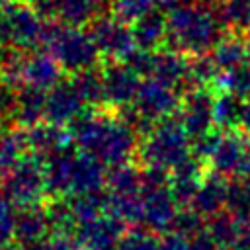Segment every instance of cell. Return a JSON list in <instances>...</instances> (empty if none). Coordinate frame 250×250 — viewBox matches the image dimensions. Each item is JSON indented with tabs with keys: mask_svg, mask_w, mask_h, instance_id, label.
Returning <instances> with one entry per match:
<instances>
[{
	"mask_svg": "<svg viewBox=\"0 0 250 250\" xmlns=\"http://www.w3.org/2000/svg\"><path fill=\"white\" fill-rule=\"evenodd\" d=\"M168 35V23L166 16L162 12H152L133 23V37L137 43V49L141 51H156L166 41Z\"/></svg>",
	"mask_w": 250,
	"mask_h": 250,
	"instance_id": "cell-24",
	"label": "cell"
},
{
	"mask_svg": "<svg viewBox=\"0 0 250 250\" xmlns=\"http://www.w3.org/2000/svg\"><path fill=\"white\" fill-rule=\"evenodd\" d=\"M105 193L115 197L143 193V172L129 162L109 168L105 178Z\"/></svg>",
	"mask_w": 250,
	"mask_h": 250,
	"instance_id": "cell-25",
	"label": "cell"
},
{
	"mask_svg": "<svg viewBox=\"0 0 250 250\" xmlns=\"http://www.w3.org/2000/svg\"><path fill=\"white\" fill-rule=\"evenodd\" d=\"M109 0H51L45 16L55 18L62 25L82 27L105 14Z\"/></svg>",
	"mask_w": 250,
	"mask_h": 250,
	"instance_id": "cell-19",
	"label": "cell"
},
{
	"mask_svg": "<svg viewBox=\"0 0 250 250\" xmlns=\"http://www.w3.org/2000/svg\"><path fill=\"white\" fill-rule=\"evenodd\" d=\"M25 141H27L29 154H35L41 160H49L53 156H59L70 150L72 137H70V131H66V127H59L45 121L25 129Z\"/></svg>",
	"mask_w": 250,
	"mask_h": 250,
	"instance_id": "cell-18",
	"label": "cell"
},
{
	"mask_svg": "<svg viewBox=\"0 0 250 250\" xmlns=\"http://www.w3.org/2000/svg\"><path fill=\"white\" fill-rule=\"evenodd\" d=\"M102 78H104V98L107 105L115 109H125L133 105L143 80L141 74L129 62L107 64L102 72Z\"/></svg>",
	"mask_w": 250,
	"mask_h": 250,
	"instance_id": "cell-13",
	"label": "cell"
},
{
	"mask_svg": "<svg viewBox=\"0 0 250 250\" xmlns=\"http://www.w3.org/2000/svg\"><path fill=\"white\" fill-rule=\"evenodd\" d=\"M100 57L109 59L111 62H125L137 51L133 37V27L119 20L113 14H104L90 23L88 29Z\"/></svg>",
	"mask_w": 250,
	"mask_h": 250,
	"instance_id": "cell-11",
	"label": "cell"
},
{
	"mask_svg": "<svg viewBox=\"0 0 250 250\" xmlns=\"http://www.w3.org/2000/svg\"><path fill=\"white\" fill-rule=\"evenodd\" d=\"M0 66H2V53H0ZM2 82V80H0Z\"/></svg>",
	"mask_w": 250,
	"mask_h": 250,
	"instance_id": "cell-46",
	"label": "cell"
},
{
	"mask_svg": "<svg viewBox=\"0 0 250 250\" xmlns=\"http://www.w3.org/2000/svg\"><path fill=\"white\" fill-rule=\"evenodd\" d=\"M193 154L227 180H242L250 174V137L240 129L211 131L195 139Z\"/></svg>",
	"mask_w": 250,
	"mask_h": 250,
	"instance_id": "cell-4",
	"label": "cell"
},
{
	"mask_svg": "<svg viewBox=\"0 0 250 250\" xmlns=\"http://www.w3.org/2000/svg\"><path fill=\"white\" fill-rule=\"evenodd\" d=\"M244 186H246V193H248V203H250V176L244 180Z\"/></svg>",
	"mask_w": 250,
	"mask_h": 250,
	"instance_id": "cell-42",
	"label": "cell"
},
{
	"mask_svg": "<svg viewBox=\"0 0 250 250\" xmlns=\"http://www.w3.org/2000/svg\"><path fill=\"white\" fill-rule=\"evenodd\" d=\"M189 64L191 61L174 49H156L150 51L146 78H156L180 90L189 82Z\"/></svg>",
	"mask_w": 250,
	"mask_h": 250,
	"instance_id": "cell-17",
	"label": "cell"
},
{
	"mask_svg": "<svg viewBox=\"0 0 250 250\" xmlns=\"http://www.w3.org/2000/svg\"><path fill=\"white\" fill-rule=\"evenodd\" d=\"M209 59L219 72H225V70H230V68L242 64L244 61H248L250 53H248L244 39H240L236 35H225L211 49Z\"/></svg>",
	"mask_w": 250,
	"mask_h": 250,
	"instance_id": "cell-26",
	"label": "cell"
},
{
	"mask_svg": "<svg viewBox=\"0 0 250 250\" xmlns=\"http://www.w3.org/2000/svg\"><path fill=\"white\" fill-rule=\"evenodd\" d=\"M117 250H160V240L148 229H135L123 234Z\"/></svg>",
	"mask_w": 250,
	"mask_h": 250,
	"instance_id": "cell-34",
	"label": "cell"
},
{
	"mask_svg": "<svg viewBox=\"0 0 250 250\" xmlns=\"http://www.w3.org/2000/svg\"><path fill=\"white\" fill-rule=\"evenodd\" d=\"M43 45L47 53H51L53 59L61 64V68L68 70L70 74L94 68V64L100 59V53L90 33L82 31L80 27L47 23Z\"/></svg>",
	"mask_w": 250,
	"mask_h": 250,
	"instance_id": "cell-6",
	"label": "cell"
},
{
	"mask_svg": "<svg viewBox=\"0 0 250 250\" xmlns=\"http://www.w3.org/2000/svg\"><path fill=\"white\" fill-rule=\"evenodd\" d=\"M62 68L47 51L25 53L21 66V88H33L39 92H49L61 84Z\"/></svg>",
	"mask_w": 250,
	"mask_h": 250,
	"instance_id": "cell-16",
	"label": "cell"
},
{
	"mask_svg": "<svg viewBox=\"0 0 250 250\" xmlns=\"http://www.w3.org/2000/svg\"><path fill=\"white\" fill-rule=\"evenodd\" d=\"M191 2L193 0H162V6L168 8V12H170V10L178 8V6H186V4H191Z\"/></svg>",
	"mask_w": 250,
	"mask_h": 250,
	"instance_id": "cell-39",
	"label": "cell"
},
{
	"mask_svg": "<svg viewBox=\"0 0 250 250\" xmlns=\"http://www.w3.org/2000/svg\"><path fill=\"white\" fill-rule=\"evenodd\" d=\"M25 2H29L31 6H35L41 16H45V12H47V8H49V4H51V0H25Z\"/></svg>",
	"mask_w": 250,
	"mask_h": 250,
	"instance_id": "cell-38",
	"label": "cell"
},
{
	"mask_svg": "<svg viewBox=\"0 0 250 250\" xmlns=\"http://www.w3.org/2000/svg\"><path fill=\"white\" fill-rule=\"evenodd\" d=\"M203 182V166L199 158H189L170 172V191L180 205L189 207Z\"/></svg>",
	"mask_w": 250,
	"mask_h": 250,
	"instance_id": "cell-22",
	"label": "cell"
},
{
	"mask_svg": "<svg viewBox=\"0 0 250 250\" xmlns=\"http://www.w3.org/2000/svg\"><path fill=\"white\" fill-rule=\"evenodd\" d=\"M229 188H230V182L219 174L211 172L209 176H203V182H201L189 209H193L201 217H211V219L217 217L227 207Z\"/></svg>",
	"mask_w": 250,
	"mask_h": 250,
	"instance_id": "cell-21",
	"label": "cell"
},
{
	"mask_svg": "<svg viewBox=\"0 0 250 250\" xmlns=\"http://www.w3.org/2000/svg\"><path fill=\"white\" fill-rule=\"evenodd\" d=\"M68 205L72 209V215L76 223H84L90 219H96L104 213H107V193L102 191H92V193H82L76 197L68 199Z\"/></svg>",
	"mask_w": 250,
	"mask_h": 250,
	"instance_id": "cell-31",
	"label": "cell"
},
{
	"mask_svg": "<svg viewBox=\"0 0 250 250\" xmlns=\"http://www.w3.org/2000/svg\"><path fill=\"white\" fill-rule=\"evenodd\" d=\"M182 105V98H180V90L160 82L156 78H146L143 80L139 94L133 102V105L121 109L127 111V115L123 113V117L139 131H148L152 125L170 119L176 111H180Z\"/></svg>",
	"mask_w": 250,
	"mask_h": 250,
	"instance_id": "cell-7",
	"label": "cell"
},
{
	"mask_svg": "<svg viewBox=\"0 0 250 250\" xmlns=\"http://www.w3.org/2000/svg\"><path fill=\"white\" fill-rule=\"evenodd\" d=\"M47 193L45 160L35 154H25L16 166L0 174V195L18 209L41 205Z\"/></svg>",
	"mask_w": 250,
	"mask_h": 250,
	"instance_id": "cell-9",
	"label": "cell"
},
{
	"mask_svg": "<svg viewBox=\"0 0 250 250\" xmlns=\"http://www.w3.org/2000/svg\"><path fill=\"white\" fill-rule=\"evenodd\" d=\"M70 84L74 86L76 94L80 96L82 104L88 107H98L102 104H105L104 98V78L102 72H98L96 68H88L82 72H76L70 76Z\"/></svg>",
	"mask_w": 250,
	"mask_h": 250,
	"instance_id": "cell-27",
	"label": "cell"
},
{
	"mask_svg": "<svg viewBox=\"0 0 250 250\" xmlns=\"http://www.w3.org/2000/svg\"><path fill=\"white\" fill-rule=\"evenodd\" d=\"M217 16L223 27L246 31L250 27V0H223L217 6Z\"/></svg>",
	"mask_w": 250,
	"mask_h": 250,
	"instance_id": "cell-32",
	"label": "cell"
},
{
	"mask_svg": "<svg viewBox=\"0 0 250 250\" xmlns=\"http://www.w3.org/2000/svg\"><path fill=\"white\" fill-rule=\"evenodd\" d=\"M105 166L80 150H66L45 160L47 191L57 197H76L105 188Z\"/></svg>",
	"mask_w": 250,
	"mask_h": 250,
	"instance_id": "cell-3",
	"label": "cell"
},
{
	"mask_svg": "<svg viewBox=\"0 0 250 250\" xmlns=\"http://www.w3.org/2000/svg\"><path fill=\"white\" fill-rule=\"evenodd\" d=\"M248 100H250V98H248Z\"/></svg>",
	"mask_w": 250,
	"mask_h": 250,
	"instance_id": "cell-48",
	"label": "cell"
},
{
	"mask_svg": "<svg viewBox=\"0 0 250 250\" xmlns=\"http://www.w3.org/2000/svg\"><path fill=\"white\" fill-rule=\"evenodd\" d=\"M0 250H20V248H16L14 244H4V246H0Z\"/></svg>",
	"mask_w": 250,
	"mask_h": 250,
	"instance_id": "cell-43",
	"label": "cell"
},
{
	"mask_svg": "<svg viewBox=\"0 0 250 250\" xmlns=\"http://www.w3.org/2000/svg\"><path fill=\"white\" fill-rule=\"evenodd\" d=\"M242 107H244L242 98H236L232 94H223V92L215 94V102H213L215 127H219V131L238 129L242 119Z\"/></svg>",
	"mask_w": 250,
	"mask_h": 250,
	"instance_id": "cell-29",
	"label": "cell"
},
{
	"mask_svg": "<svg viewBox=\"0 0 250 250\" xmlns=\"http://www.w3.org/2000/svg\"><path fill=\"white\" fill-rule=\"evenodd\" d=\"M168 35L166 43L186 57H205L217 45L221 35V21L215 10L207 4H186L166 14Z\"/></svg>",
	"mask_w": 250,
	"mask_h": 250,
	"instance_id": "cell-2",
	"label": "cell"
},
{
	"mask_svg": "<svg viewBox=\"0 0 250 250\" xmlns=\"http://www.w3.org/2000/svg\"><path fill=\"white\" fill-rule=\"evenodd\" d=\"M6 12V45L18 51L29 53L43 45L47 23L35 6L29 2L14 0L4 6Z\"/></svg>",
	"mask_w": 250,
	"mask_h": 250,
	"instance_id": "cell-10",
	"label": "cell"
},
{
	"mask_svg": "<svg viewBox=\"0 0 250 250\" xmlns=\"http://www.w3.org/2000/svg\"><path fill=\"white\" fill-rule=\"evenodd\" d=\"M201 219H203L201 215H197L193 209H188V207H186V209L180 211V215H178V219H176L174 232H180V234L191 238V236H195L197 232H201V230L205 229Z\"/></svg>",
	"mask_w": 250,
	"mask_h": 250,
	"instance_id": "cell-36",
	"label": "cell"
},
{
	"mask_svg": "<svg viewBox=\"0 0 250 250\" xmlns=\"http://www.w3.org/2000/svg\"><path fill=\"white\" fill-rule=\"evenodd\" d=\"M45 102H47V92H39L33 88H21L16 92V105L12 119L21 127L29 129L45 119Z\"/></svg>",
	"mask_w": 250,
	"mask_h": 250,
	"instance_id": "cell-23",
	"label": "cell"
},
{
	"mask_svg": "<svg viewBox=\"0 0 250 250\" xmlns=\"http://www.w3.org/2000/svg\"><path fill=\"white\" fill-rule=\"evenodd\" d=\"M20 250H51V244H49V238L43 240V242H35V244H29V246H23Z\"/></svg>",
	"mask_w": 250,
	"mask_h": 250,
	"instance_id": "cell-40",
	"label": "cell"
},
{
	"mask_svg": "<svg viewBox=\"0 0 250 250\" xmlns=\"http://www.w3.org/2000/svg\"><path fill=\"white\" fill-rule=\"evenodd\" d=\"M213 88L217 92L232 94L236 98L248 100L250 98V59L230 70L219 72L213 82Z\"/></svg>",
	"mask_w": 250,
	"mask_h": 250,
	"instance_id": "cell-30",
	"label": "cell"
},
{
	"mask_svg": "<svg viewBox=\"0 0 250 250\" xmlns=\"http://www.w3.org/2000/svg\"><path fill=\"white\" fill-rule=\"evenodd\" d=\"M213 102H215V94L209 88H191L182 98L178 119L191 139H199L213 131L215 127Z\"/></svg>",
	"mask_w": 250,
	"mask_h": 250,
	"instance_id": "cell-12",
	"label": "cell"
},
{
	"mask_svg": "<svg viewBox=\"0 0 250 250\" xmlns=\"http://www.w3.org/2000/svg\"><path fill=\"white\" fill-rule=\"evenodd\" d=\"M68 131L80 152L94 156L109 168L127 164L139 148L137 129L123 115L84 111Z\"/></svg>",
	"mask_w": 250,
	"mask_h": 250,
	"instance_id": "cell-1",
	"label": "cell"
},
{
	"mask_svg": "<svg viewBox=\"0 0 250 250\" xmlns=\"http://www.w3.org/2000/svg\"><path fill=\"white\" fill-rule=\"evenodd\" d=\"M125 234V223L104 213L76 227V238L84 250H117Z\"/></svg>",
	"mask_w": 250,
	"mask_h": 250,
	"instance_id": "cell-14",
	"label": "cell"
},
{
	"mask_svg": "<svg viewBox=\"0 0 250 250\" xmlns=\"http://www.w3.org/2000/svg\"><path fill=\"white\" fill-rule=\"evenodd\" d=\"M160 250H191V242L188 236L180 232H166L160 240Z\"/></svg>",
	"mask_w": 250,
	"mask_h": 250,
	"instance_id": "cell-37",
	"label": "cell"
},
{
	"mask_svg": "<svg viewBox=\"0 0 250 250\" xmlns=\"http://www.w3.org/2000/svg\"><path fill=\"white\" fill-rule=\"evenodd\" d=\"M16 221H18L16 205L0 195V246L10 244V240H14Z\"/></svg>",
	"mask_w": 250,
	"mask_h": 250,
	"instance_id": "cell-35",
	"label": "cell"
},
{
	"mask_svg": "<svg viewBox=\"0 0 250 250\" xmlns=\"http://www.w3.org/2000/svg\"><path fill=\"white\" fill-rule=\"evenodd\" d=\"M51 232H53V225H51L49 207L35 205V207H25L18 211L14 240L18 242L20 248L35 242H43L49 238Z\"/></svg>",
	"mask_w": 250,
	"mask_h": 250,
	"instance_id": "cell-20",
	"label": "cell"
},
{
	"mask_svg": "<svg viewBox=\"0 0 250 250\" xmlns=\"http://www.w3.org/2000/svg\"><path fill=\"white\" fill-rule=\"evenodd\" d=\"M10 2H14V0H0V4H10Z\"/></svg>",
	"mask_w": 250,
	"mask_h": 250,
	"instance_id": "cell-45",
	"label": "cell"
},
{
	"mask_svg": "<svg viewBox=\"0 0 250 250\" xmlns=\"http://www.w3.org/2000/svg\"><path fill=\"white\" fill-rule=\"evenodd\" d=\"M84 111H86V105L82 104L70 80L61 82L47 92V102H45L47 123L59 125V127H70Z\"/></svg>",
	"mask_w": 250,
	"mask_h": 250,
	"instance_id": "cell-15",
	"label": "cell"
},
{
	"mask_svg": "<svg viewBox=\"0 0 250 250\" xmlns=\"http://www.w3.org/2000/svg\"><path fill=\"white\" fill-rule=\"evenodd\" d=\"M82 250H84V248H82Z\"/></svg>",
	"mask_w": 250,
	"mask_h": 250,
	"instance_id": "cell-47",
	"label": "cell"
},
{
	"mask_svg": "<svg viewBox=\"0 0 250 250\" xmlns=\"http://www.w3.org/2000/svg\"><path fill=\"white\" fill-rule=\"evenodd\" d=\"M221 2H223V0H203V4H207V6H209V4H217V6H219Z\"/></svg>",
	"mask_w": 250,
	"mask_h": 250,
	"instance_id": "cell-44",
	"label": "cell"
},
{
	"mask_svg": "<svg viewBox=\"0 0 250 250\" xmlns=\"http://www.w3.org/2000/svg\"><path fill=\"white\" fill-rule=\"evenodd\" d=\"M111 14L125 23H135L137 20L152 14L162 6V0H109Z\"/></svg>",
	"mask_w": 250,
	"mask_h": 250,
	"instance_id": "cell-33",
	"label": "cell"
},
{
	"mask_svg": "<svg viewBox=\"0 0 250 250\" xmlns=\"http://www.w3.org/2000/svg\"><path fill=\"white\" fill-rule=\"evenodd\" d=\"M189 139L191 137L182 127L180 119H164L145 133L139 145V158L145 168L170 174L191 158L193 145Z\"/></svg>",
	"mask_w": 250,
	"mask_h": 250,
	"instance_id": "cell-5",
	"label": "cell"
},
{
	"mask_svg": "<svg viewBox=\"0 0 250 250\" xmlns=\"http://www.w3.org/2000/svg\"><path fill=\"white\" fill-rule=\"evenodd\" d=\"M244 43H246V47H248V53H250V27L244 31Z\"/></svg>",
	"mask_w": 250,
	"mask_h": 250,
	"instance_id": "cell-41",
	"label": "cell"
},
{
	"mask_svg": "<svg viewBox=\"0 0 250 250\" xmlns=\"http://www.w3.org/2000/svg\"><path fill=\"white\" fill-rule=\"evenodd\" d=\"M27 150L25 129H0V174L16 166Z\"/></svg>",
	"mask_w": 250,
	"mask_h": 250,
	"instance_id": "cell-28",
	"label": "cell"
},
{
	"mask_svg": "<svg viewBox=\"0 0 250 250\" xmlns=\"http://www.w3.org/2000/svg\"><path fill=\"white\" fill-rule=\"evenodd\" d=\"M178 201L170 191V174L154 168L143 172V223L152 232H172L180 215Z\"/></svg>",
	"mask_w": 250,
	"mask_h": 250,
	"instance_id": "cell-8",
	"label": "cell"
}]
</instances>
